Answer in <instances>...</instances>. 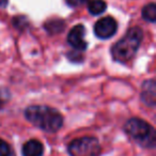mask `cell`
I'll return each instance as SVG.
<instances>
[{
	"mask_svg": "<svg viewBox=\"0 0 156 156\" xmlns=\"http://www.w3.org/2000/svg\"><path fill=\"white\" fill-rule=\"evenodd\" d=\"M8 5V0H0V7H5Z\"/></svg>",
	"mask_w": 156,
	"mask_h": 156,
	"instance_id": "5bb4252c",
	"label": "cell"
},
{
	"mask_svg": "<svg viewBox=\"0 0 156 156\" xmlns=\"http://www.w3.org/2000/svg\"><path fill=\"white\" fill-rule=\"evenodd\" d=\"M2 108V100H1V98H0V109Z\"/></svg>",
	"mask_w": 156,
	"mask_h": 156,
	"instance_id": "9a60e30c",
	"label": "cell"
},
{
	"mask_svg": "<svg viewBox=\"0 0 156 156\" xmlns=\"http://www.w3.org/2000/svg\"><path fill=\"white\" fill-rule=\"evenodd\" d=\"M67 151L71 156H100L102 147L94 137H83L72 141Z\"/></svg>",
	"mask_w": 156,
	"mask_h": 156,
	"instance_id": "277c9868",
	"label": "cell"
},
{
	"mask_svg": "<svg viewBox=\"0 0 156 156\" xmlns=\"http://www.w3.org/2000/svg\"><path fill=\"white\" fill-rule=\"evenodd\" d=\"M86 29L83 25H77L75 26L67 35V42L73 48L79 51H83L87 49L88 43L85 40Z\"/></svg>",
	"mask_w": 156,
	"mask_h": 156,
	"instance_id": "8992f818",
	"label": "cell"
},
{
	"mask_svg": "<svg viewBox=\"0 0 156 156\" xmlns=\"http://www.w3.org/2000/svg\"><path fill=\"white\" fill-rule=\"evenodd\" d=\"M156 83L154 79L147 80L143 83L142 92H141V98L149 106L155 105V95H156Z\"/></svg>",
	"mask_w": 156,
	"mask_h": 156,
	"instance_id": "52a82bcc",
	"label": "cell"
},
{
	"mask_svg": "<svg viewBox=\"0 0 156 156\" xmlns=\"http://www.w3.org/2000/svg\"><path fill=\"white\" fill-rule=\"evenodd\" d=\"M25 117L33 125L48 133L58 132L63 125V117L60 112L43 105L28 107L25 110Z\"/></svg>",
	"mask_w": 156,
	"mask_h": 156,
	"instance_id": "6da1fadb",
	"label": "cell"
},
{
	"mask_svg": "<svg viewBox=\"0 0 156 156\" xmlns=\"http://www.w3.org/2000/svg\"><path fill=\"white\" fill-rule=\"evenodd\" d=\"M142 17L147 22L154 23L156 20V5L155 3H149L142 10Z\"/></svg>",
	"mask_w": 156,
	"mask_h": 156,
	"instance_id": "30bf717a",
	"label": "cell"
},
{
	"mask_svg": "<svg viewBox=\"0 0 156 156\" xmlns=\"http://www.w3.org/2000/svg\"><path fill=\"white\" fill-rule=\"evenodd\" d=\"M0 156H14L11 147L2 139H0Z\"/></svg>",
	"mask_w": 156,
	"mask_h": 156,
	"instance_id": "7c38bea8",
	"label": "cell"
},
{
	"mask_svg": "<svg viewBox=\"0 0 156 156\" xmlns=\"http://www.w3.org/2000/svg\"><path fill=\"white\" fill-rule=\"evenodd\" d=\"M66 3L69 7H78V5H81L83 3H85L87 0H65Z\"/></svg>",
	"mask_w": 156,
	"mask_h": 156,
	"instance_id": "4fadbf2b",
	"label": "cell"
},
{
	"mask_svg": "<svg viewBox=\"0 0 156 156\" xmlns=\"http://www.w3.org/2000/svg\"><path fill=\"white\" fill-rule=\"evenodd\" d=\"M118 29V24L115 20L110 16H107L100 20L94 26V33L98 37L103 40L110 39Z\"/></svg>",
	"mask_w": 156,
	"mask_h": 156,
	"instance_id": "5b68a950",
	"label": "cell"
},
{
	"mask_svg": "<svg viewBox=\"0 0 156 156\" xmlns=\"http://www.w3.org/2000/svg\"><path fill=\"white\" fill-rule=\"evenodd\" d=\"M143 37V32L140 28L134 27L127 31L125 37L120 40L112 48L111 55L117 62L125 63L136 55Z\"/></svg>",
	"mask_w": 156,
	"mask_h": 156,
	"instance_id": "7a4b0ae2",
	"label": "cell"
},
{
	"mask_svg": "<svg viewBox=\"0 0 156 156\" xmlns=\"http://www.w3.org/2000/svg\"><path fill=\"white\" fill-rule=\"evenodd\" d=\"M125 133L143 147H153L156 142L154 128L142 119L132 118L124 125Z\"/></svg>",
	"mask_w": 156,
	"mask_h": 156,
	"instance_id": "3957f363",
	"label": "cell"
},
{
	"mask_svg": "<svg viewBox=\"0 0 156 156\" xmlns=\"http://www.w3.org/2000/svg\"><path fill=\"white\" fill-rule=\"evenodd\" d=\"M45 28L47 29L48 32L50 33H57L60 32L61 30H63V23L61 20H51V22L47 23L45 25Z\"/></svg>",
	"mask_w": 156,
	"mask_h": 156,
	"instance_id": "8fae6325",
	"label": "cell"
},
{
	"mask_svg": "<svg viewBox=\"0 0 156 156\" xmlns=\"http://www.w3.org/2000/svg\"><path fill=\"white\" fill-rule=\"evenodd\" d=\"M107 5L104 0H91L88 3V10L92 15H100L105 12Z\"/></svg>",
	"mask_w": 156,
	"mask_h": 156,
	"instance_id": "9c48e42d",
	"label": "cell"
},
{
	"mask_svg": "<svg viewBox=\"0 0 156 156\" xmlns=\"http://www.w3.org/2000/svg\"><path fill=\"white\" fill-rule=\"evenodd\" d=\"M43 153V144L35 139H31V140L27 141L23 147V155L24 156H42Z\"/></svg>",
	"mask_w": 156,
	"mask_h": 156,
	"instance_id": "ba28073f",
	"label": "cell"
}]
</instances>
